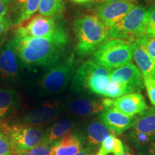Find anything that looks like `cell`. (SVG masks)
<instances>
[{
    "label": "cell",
    "mask_w": 155,
    "mask_h": 155,
    "mask_svg": "<svg viewBox=\"0 0 155 155\" xmlns=\"http://www.w3.org/2000/svg\"><path fill=\"white\" fill-rule=\"evenodd\" d=\"M22 68H51L66 57L69 42L25 35L17 29L11 37Z\"/></svg>",
    "instance_id": "obj_1"
},
{
    "label": "cell",
    "mask_w": 155,
    "mask_h": 155,
    "mask_svg": "<svg viewBox=\"0 0 155 155\" xmlns=\"http://www.w3.org/2000/svg\"><path fill=\"white\" fill-rule=\"evenodd\" d=\"M5 128L12 155H18L32 150L43 141L45 129L42 127L7 125Z\"/></svg>",
    "instance_id": "obj_9"
},
{
    "label": "cell",
    "mask_w": 155,
    "mask_h": 155,
    "mask_svg": "<svg viewBox=\"0 0 155 155\" xmlns=\"http://www.w3.org/2000/svg\"><path fill=\"white\" fill-rule=\"evenodd\" d=\"M131 129L148 135L155 140V107L148 108L138 116L137 123Z\"/></svg>",
    "instance_id": "obj_21"
},
{
    "label": "cell",
    "mask_w": 155,
    "mask_h": 155,
    "mask_svg": "<svg viewBox=\"0 0 155 155\" xmlns=\"http://www.w3.org/2000/svg\"><path fill=\"white\" fill-rule=\"evenodd\" d=\"M53 144L42 141L38 146L35 147L32 150L21 153L18 155H52V147Z\"/></svg>",
    "instance_id": "obj_27"
},
{
    "label": "cell",
    "mask_w": 155,
    "mask_h": 155,
    "mask_svg": "<svg viewBox=\"0 0 155 155\" xmlns=\"http://www.w3.org/2000/svg\"><path fill=\"white\" fill-rule=\"evenodd\" d=\"M142 78L138 68L131 62L109 71V79L111 82L129 86L136 91L143 88Z\"/></svg>",
    "instance_id": "obj_16"
},
{
    "label": "cell",
    "mask_w": 155,
    "mask_h": 155,
    "mask_svg": "<svg viewBox=\"0 0 155 155\" xmlns=\"http://www.w3.org/2000/svg\"><path fill=\"white\" fill-rule=\"evenodd\" d=\"M1 48H2V45H0V50H1Z\"/></svg>",
    "instance_id": "obj_41"
},
{
    "label": "cell",
    "mask_w": 155,
    "mask_h": 155,
    "mask_svg": "<svg viewBox=\"0 0 155 155\" xmlns=\"http://www.w3.org/2000/svg\"><path fill=\"white\" fill-rule=\"evenodd\" d=\"M104 106L101 101L86 94L64 99L63 111L73 119H90L101 113Z\"/></svg>",
    "instance_id": "obj_11"
},
{
    "label": "cell",
    "mask_w": 155,
    "mask_h": 155,
    "mask_svg": "<svg viewBox=\"0 0 155 155\" xmlns=\"http://www.w3.org/2000/svg\"><path fill=\"white\" fill-rule=\"evenodd\" d=\"M73 2L79 4V5H83V4H88L91 2L93 0H71Z\"/></svg>",
    "instance_id": "obj_36"
},
{
    "label": "cell",
    "mask_w": 155,
    "mask_h": 155,
    "mask_svg": "<svg viewBox=\"0 0 155 155\" xmlns=\"http://www.w3.org/2000/svg\"><path fill=\"white\" fill-rule=\"evenodd\" d=\"M40 0H27L26 3L21 11L20 14L13 22V27L19 26L25 21L30 19L38 11Z\"/></svg>",
    "instance_id": "obj_24"
},
{
    "label": "cell",
    "mask_w": 155,
    "mask_h": 155,
    "mask_svg": "<svg viewBox=\"0 0 155 155\" xmlns=\"http://www.w3.org/2000/svg\"><path fill=\"white\" fill-rule=\"evenodd\" d=\"M78 56L93 54L108 40V29L97 16L86 15L73 22Z\"/></svg>",
    "instance_id": "obj_3"
},
{
    "label": "cell",
    "mask_w": 155,
    "mask_h": 155,
    "mask_svg": "<svg viewBox=\"0 0 155 155\" xmlns=\"http://www.w3.org/2000/svg\"><path fill=\"white\" fill-rule=\"evenodd\" d=\"M76 58L72 53L48 69L38 83V95L53 96L65 91L76 71Z\"/></svg>",
    "instance_id": "obj_4"
},
{
    "label": "cell",
    "mask_w": 155,
    "mask_h": 155,
    "mask_svg": "<svg viewBox=\"0 0 155 155\" xmlns=\"http://www.w3.org/2000/svg\"><path fill=\"white\" fill-rule=\"evenodd\" d=\"M98 117L110 132L116 135H120L129 130L138 119L137 115L127 116L112 108H105Z\"/></svg>",
    "instance_id": "obj_15"
},
{
    "label": "cell",
    "mask_w": 155,
    "mask_h": 155,
    "mask_svg": "<svg viewBox=\"0 0 155 155\" xmlns=\"http://www.w3.org/2000/svg\"><path fill=\"white\" fill-rule=\"evenodd\" d=\"M120 155H134V154L133 153L131 152V151L130 150V149H129V147H128L127 146H126L124 152L123 154H121Z\"/></svg>",
    "instance_id": "obj_37"
},
{
    "label": "cell",
    "mask_w": 155,
    "mask_h": 155,
    "mask_svg": "<svg viewBox=\"0 0 155 155\" xmlns=\"http://www.w3.org/2000/svg\"><path fill=\"white\" fill-rule=\"evenodd\" d=\"M83 141L78 131L71 132L54 143L52 155H75L83 149Z\"/></svg>",
    "instance_id": "obj_18"
},
{
    "label": "cell",
    "mask_w": 155,
    "mask_h": 155,
    "mask_svg": "<svg viewBox=\"0 0 155 155\" xmlns=\"http://www.w3.org/2000/svg\"><path fill=\"white\" fill-rule=\"evenodd\" d=\"M137 0H120L98 3L97 17L108 29L119 23L137 6Z\"/></svg>",
    "instance_id": "obj_12"
},
{
    "label": "cell",
    "mask_w": 155,
    "mask_h": 155,
    "mask_svg": "<svg viewBox=\"0 0 155 155\" xmlns=\"http://www.w3.org/2000/svg\"><path fill=\"white\" fill-rule=\"evenodd\" d=\"M26 2L27 0H12L10 10H9L8 16H7L10 19L12 25L15 19L17 18V17L20 14L21 11H22L23 7H24Z\"/></svg>",
    "instance_id": "obj_28"
},
{
    "label": "cell",
    "mask_w": 155,
    "mask_h": 155,
    "mask_svg": "<svg viewBox=\"0 0 155 155\" xmlns=\"http://www.w3.org/2000/svg\"><path fill=\"white\" fill-rule=\"evenodd\" d=\"M21 98L16 91L0 86V121L11 116L19 108Z\"/></svg>",
    "instance_id": "obj_19"
},
{
    "label": "cell",
    "mask_w": 155,
    "mask_h": 155,
    "mask_svg": "<svg viewBox=\"0 0 155 155\" xmlns=\"http://www.w3.org/2000/svg\"><path fill=\"white\" fill-rule=\"evenodd\" d=\"M64 10V0H40L39 4V13L42 16H62Z\"/></svg>",
    "instance_id": "obj_23"
},
{
    "label": "cell",
    "mask_w": 155,
    "mask_h": 155,
    "mask_svg": "<svg viewBox=\"0 0 155 155\" xmlns=\"http://www.w3.org/2000/svg\"><path fill=\"white\" fill-rule=\"evenodd\" d=\"M132 58H134L143 78L152 77L155 73V62L147 51L136 41L131 42Z\"/></svg>",
    "instance_id": "obj_20"
},
{
    "label": "cell",
    "mask_w": 155,
    "mask_h": 155,
    "mask_svg": "<svg viewBox=\"0 0 155 155\" xmlns=\"http://www.w3.org/2000/svg\"><path fill=\"white\" fill-rule=\"evenodd\" d=\"M75 155H96V152H95V151L90 150L87 147H84Z\"/></svg>",
    "instance_id": "obj_35"
},
{
    "label": "cell",
    "mask_w": 155,
    "mask_h": 155,
    "mask_svg": "<svg viewBox=\"0 0 155 155\" xmlns=\"http://www.w3.org/2000/svg\"><path fill=\"white\" fill-rule=\"evenodd\" d=\"M12 26V22L8 17H0V45H2L6 41V38Z\"/></svg>",
    "instance_id": "obj_31"
},
{
    "label": "cell",
    "mask_w": 155,
    "mask_h": 155,
    "mask_svg": "<svg viewBox=\"0 0 155 155\" xmlns=\"http://www.w3.org/2000/svg\"><path fill=\"white\" fill-rule=\"evenodd\" d=\"M144 1L146 2L147 3L151 4V5H152V6L155 5V0H144Z\"/></svg>",
    "instance_id": "obj_39"
},
{
    "label": "cell",
    "mask_w": 155,
    "mask_h": 155,
    "mask_svg": "<svg viewBox=\"0 0 155 155\" xmlns=\"http://www.w3.org/2000/svg\"><path fill=\"white\" fill-rule=\"evenodd\" d=\"M96 2L97 3H101V2H116V1H120V0H95Z\"/></svg>",
    "instance_id": "obj_38"
},
{
    "label": "cell",
    "mask_w": 155,
    "mask_h": 155,
    "mask_svg": "<svg viewBox=\"0 0 155 155\" xmlns=\"http://www.w3.org/2000/svg\"><path fill=\"white\" fill-rule=\"evenodd\" d=\"M146 21L147 25V33L155 35V5L151 6L146 9Z\"/></svg>",
    "instance_id": "obj_30"
},
{
    "label": "cell",
    "mask_w": 155,
    "mask_h": 155,
    "mask_svg": "<svg viewBox=\"0 0 155 155\" xmlns=\"http://www.w3.org/2000/svg\"><path fill=\"white\" fill-rule=\"evenodd\" d=\"M131 42L111 39L104 42L93 53V62L107 70H114L131 61Z\"/></svg>",
    "instance_id": "obj_5"
},
{
    "label": "cell",
    "mask_w": 155,
    "mask_h": 155,
    "mask_svg": "<svg viewBox=\"0 0 155 155\" xmlns=\"http://www.w3.org/2000/svg\"><path fill=\"white\" fill-rule=\"evenodd\" d=\"M12 0H0V17L9 15Z\"/></svg>",
    "instance_id": "obj_33"
},
{
    "label": "cell",
    "mask_w": 155,
    "mask_h": 155,
    "mask_svg": "<svg viewBox=\"0 0 155 155\" xmlns=\"http://www.w3.org/2000/svg\"><path fill=\"white\" fill-rule=\"evenodd\" d=\"M109 71L91 61L85 62L75 71L70 90L74 94L86 93L107 97L111 84Z\"/></svg>",
    "instance_id": "obj_2"
},
{
    "label": "cell",
    "mask_w": 155,
    "mask_h": 155,
    "mask_svg": "<svg viewBox=\"0 0 155 155\" xmlns=\"http://www.w3.org/2000/svg\"><path fill=\"white\" fill-rule=\"evenodd\" d=\"M16 29L19 32L28 36L69 42L62 16L46 17L40 15L32 17L27 25H19Z\"/></svg>",
    "instance_id": "obj_6"
},
{
    "label": "cell",
    "mask_w": 155,
    "mask_h": 155,
    "mask_svg": "<svg viewBox=\"0 0 155 155\" xmlns=\"http://www.w3.org/2000/svg\"><path fill=\"white\" fill-rule=\"evenodd\" d=\"M78 132L83 139V145L93 151L98 150L103 140L111 134L98 116L88 120Z\"/></svg>",
    "instance_id": "obj_14"
},
{
    "label": "cell",
    "mask_w": 155,
    "mask_h": 155,
    "mask_svg": "<svg viewBox=\"0 0 155 155\" xmlns=\"http://www.w3.org/2000/svg\"><path fill=\"white\" fill-rule=\"evenodd\" d=\"M134 41L140 45L155 62V35L144 34L136 39Z\"/></svg>",
    "instance_id": "obj_26"
},
{
    "label": "cell",
    "mask_w": 155,
    "mask_h": 155,
    "mask_svg": "<svg viewBox=\"0 0 155 155\" xmlns=\"http://www.w3.org/2000/svg\"><path fill=\"white\" fill-rule=\"evenodd\" d=\"M127 139L130 144L138 150H141L154 141L148 135L136 131L131 129H129V133L127 134Z\"/></svg>",
    "instance_id": "obj_25"
},
{
    "label": "cell",
    "mask_w": 155,
    "mask_h": 155,
    "mask_svg": "<svg viewBox=\"0 0 155 155\" xmlns=\"http://www.w3.org/2000/svg\"><path fill=\"white\" fill-rule=\"evenodd\" d=\"M101 102L104 109L112 108L129 116H137L149 108L144 96L139 92L126 94L114 99L105 98Z\"/></svg>",
    "instance_id": "obj_13"
},
{
    "label": "cell",
    "mask_w": 155,
    "mask_h": 155,
    "mask_svg": "<svg viewBox=\"0 0 155 155\" xmlns=\"http://www.w3.org/2000/svg\"><path fill=\"white\" fill-rule=\"evenodd\" d=\"M138 155H155V140L139 150Z\"/></svg>",
    "instance_id": "obj_34"
},
{
    "label": "cell",
    "mask_w": 155,
    "mask_h": 155,
    "mask_svg": "<svg viewBox=\"0 0 155 155\" xmlns=\"http://www.w3.org/2000/svg\"><path fill=\"white\" fill-rule=\"evenodd\" d=\"M144 84L147 88V94L152 105L155 106V80L150 77L144 78Z\"/></svg>",
    "instance_id": "obj_32"
},
{
    "label": "cell",
    "mask_w": 155,
    "mask_h": 155,
    "mask_svg": "<svg viewBox=\"0 0 155 155\" xmlns=\"http://www.w3.org/2000/svg\"><path fill=\"white\" fill-rule=\"evenodd\" d=\"M152 78H154V80H155V73H154V75H153V76H152Z\"/></svg>",
    "instance_id": "obj_40"
},
{
    "label": "cell",
    "mask_w": 155,
    "mask_h": 155,
    "mask_svg": "<svg viewBox=\"0 0 155 155\" xmlns=\"http://www.w3.org/2000/svg\"><path fill=\"white\" fill-rule=\"evenodd\" d=\"M0 155H12L10 144L5 126L0 127Z\"/></svg>",
    "instance_id": "obj_29"
},
{
    "label": "cell",
    "mask_w": 155,
    "mask_h": 155,
    "mask_svg": "<svg viewBox=\"0 0 155 155\" xmlns=\"http://www.w3.org/2000/svg\"><path fill=\"white\" fill-rule=\"evenodd\" d=\"M64 109V99L48 101L11 120L9 125L40 127L57 119Z\"/></svg>",
    "instance_id": "obj_8"
},
{
    "label": "cell",
    "mask_w": 155,
    "mask_h": 155,
    "mask_svg": "<svg viewBox=\"0 0 155 155\" xmlns=\"http://www.w3.org/2000/svg\"><path fill=\"white\" fill-rule=\"evenodd\" d=\"M21 67L10 38L4 42L0 50V86L9 87L20 80Z\"/></svg>",
    "instance_id": "obj_10"
},
{
    "label": "cell",
    "mask_w": 155,
    "mask_h": 155,
    "mask_svg": "<svg viewBox=\"0 0 155 155\" xmlns=\"http://www.w3.org/2000/svg\"><path fill=\"white\" fill-rule=\"evenodd\" d=\"M76 124L77 122L75 119L70 116L58 119L53 124L45 129L44 139L42 141L53 144L65 136L73 132Z\"/></svg>",
    "instance_id": "obj_17"
},
{
    "label": "cell",
    "mask_w": 155,
    "mask_h": 155,
    "mask_svg": "<svg viewBox=\"0 0 155 155\" xmlns=\"http://www.w3.org/2000/svg\"><path fill=\"white\" fill-rule=\"evenodd\" d=\"M147 33L146 8L142 5L136 6L121 21L108 29L109 38L129 42Z\"/></svg>",
    "instance_id": "obj_7"
},
{
    "label": "cell",
    "mask_w": 155,
    "mask_h": 155,
    "mask_svg": "<svg viewBox=\"0 0 155 155\" xmlns=\"http://www.w3.org/2000/svg\"><path fill=\"white\" fill-rule=\"evenodd\" d=\"M126 146L121 139L115 137L114 134H109L103 140L101 144L96 152V155H120L125 151Z\"/></svg>",
    "instance_id": "obj_22"
}]
</instances>
